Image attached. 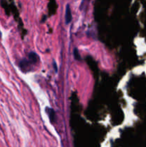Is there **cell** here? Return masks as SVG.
<instances>
[{
	"mask_svg": "<svg viewBox=\"0 0 146 147\" xmlns=\"http://www.w3.org/2000/svg\"><path fill=\"white\" fill-rule=\"evenodd\" d=\"M31 65V64L30 63V62L27 59H23V60H21V61H20L19 65L20 69H21L23 72H28L29 71V68L30 67V65Z\"/></svg>",
	"mask_w": 146,
	"mask_h": 147,
	"instance_id": "6da1fadb",
	"label": "cell"
},
{
	"mask_svg": "<svg viewBox=\"0 0 146 147\" xmlns=\"http://www.w3.org/2000/svg\"><path fill=\"white\" fill-rule=\"evenodd\" d=\"M28 60L31 65L37 64L39 61V56L37 55V53L31 52L28 54Z\"/></svg>",
	"mask_w": 146,
	"mask_h": 147,
	"instance_id": "7a4b0ae2",
	"label": "cell"
},
{
	"mask_svg": "<svg viewBox=\"0 0 146 147\" xmlns=\"http://www.w3.org/2000/svg\"><path fill=\"white\" fill-rule=\"evenodd\" d=\"M72 20V16L71 9H70V4H67L65 10V22L66 24H70Z\"/></svg>",
	"mask_w": 146,
	"mask_h": 147,
	"instance_id": "3957f363",
	"label": "cell"
},
{
	"mask_svg": "<svg viewBox=\"0 0 146 147\" xmlns=\"http://www.w3.org/2000/svg\"><path fill=\"white\" fill-rule=\"evenodd\" d=\"M45 111H46V113L47 114V116H48L49 119H50V121L52 122V123H54V121L55 120V112H54V109H52V108H49V107H47L45 109Z\"/></svg>",
	"mask_w": 146,
	"mask_h": 147,
	"instance_id": "277c9868",
	"label": "cell"
},
{
	"mask_svg": "<svg viewBox=\"0 0 146 147\" xmlns=\"http://www.w3.org/2000/svg\"><path fill=\"white\" fill-rule=\"evenodd\" d=\"M73 55H74V59H75L77 61H81L82 58L81 56H80V53H79L78 50L77 48L74 49V51H73Z\"/></svg>",
	"mask_w": 146,
	"mask_h": 147,
	"instance_id": "5b68a950",
	"label": "cell"
},
{
	"mask_svg": "<svg viewBox=\"0 0 146 147\" xmlns=\"http://www.w3.org/2000/svg\"><path fill=\"white\" fill-rule=\"evenodd\" d=\"M53 65H54V70H55V72H57V64L55 63V62H54Z\"/></svg>",
	"mask_w": 146,
	"mask_h": 147,
	"instance_id": "8992f818",
	"label": "cell"
}]
</instances>
